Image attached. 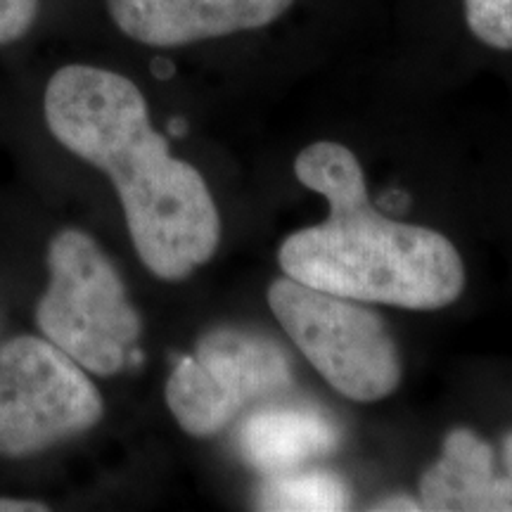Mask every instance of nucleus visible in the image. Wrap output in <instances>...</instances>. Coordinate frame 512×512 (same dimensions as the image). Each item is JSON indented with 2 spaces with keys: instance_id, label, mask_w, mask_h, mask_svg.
Returning a JSON list of instances; mask_svg holds the SVG:
<instances>
[{
  "instance_id": "423d86ee",
  "label": "nucleus",
  "mask_w": 512,
  "mask_h": 512,
  "mask_svg": "<svg viewBox=\"0 0 512 512\" xmlns=\"http://www.w3.org/2000/svg\"><path fill=\"white\" fill-rule=\"evenodd\" d=\"M102 413L88 370L46 337L0 344V458H34L93 430Z\"/></svg>"
},
{
  "instance_id": "4468645a",
  "label": "nucleus",
  "mask_w": 512,
  "mask_h": 512,
  "mask_svg": "<svg viewBox=\"0 0 512 512\" xmlns=\"http://www.w3.org/2000/svg\"><path fill=\"white\" fill-rule=\"evenodd\" d=\"M373 510H387V512H394V510L418 512V510H422V503H420V501H413V498H408V496H392V498H384V501L373 505Z\"/></svg>"
},
{
  "instance_id": "0eeeda50",
  "label": "nucleus",
  "mask_w": 512,
  "mask_h": 512,
  "mask_svg": "<svg viewBox=\"0 0 512 512\" xmlns=\"http://www.w3.org/2000/svg\"><path fill=\"white\" fill-rule=\"evenodd\" d=\"M294 0H107L121 34L143 46L178 48L273 24Z\"/></svg>"
},
{
  "instance_id": "7ed1b4c3",
  "label": "nucleus",
  "mask_w": 512,
  "mask_h": 512,
  "mask_svg": "<svg viewBox=\"0 0 512 512\" xmlns=\"http://www.w3.org/2000/svg\"><path fill=\"white\" fill-rule=\"evenodd\" d=\"M48 273L50 283L36 304L43 337L88 373H121L136 349L143 320L110 256L88 233L64 228L48 245Z\"/></svg>"
},
{
  "instance_id": "f257e3e1",
  "label": "nucleus",
  "mask_w": 512,
  "mask_h": 512,
  "mask_svg": "<svg viewBox=\"0 0 512 512\" xmlns=\"http://www.w3.org/2000/svg\"><path fill=\"white\" fill-rule=\"evenodd\" d=\"M43 114L64 150L110 176L147 271L176 283L211 261L221 242L214 195L152 128L136 83L110 69L67 64L48 81Z\"/></svg>"
},
{
  "instance_id": "20e7f679",
  "label": "nucleus",
  "mask_w": 512,
  "mask_h": 512,
  "mask_svg": "<svg viewBox=\"0 0 512 512\" xmlns=\"http://www.w3.org/2000/svg\"><path fill=\"white\" fill-rule=\"evenodd\" d=\"M268 306L294 347L335 392L356 403H375L399 389V347L366 302L285 275L268 287Z\"/></svg>"
},
{
  "instance_id": "9d476101",
  "label": "nucleus",
  "mask_w": 512,
  "mask_h": 512,
  "mask_svg": "<svg viewBox=\"0 0 512 512\" xmlns=\"http://www.w3.org/2000/svg\"><path fill=\"white\" fill-rule=\"evenodd\" d=\"M349 505L347 482L323 470L271 475L256 494V508L271 512H337L349 510Z\"/></svg>"
},
{
  "instance_id": "1a4fd4ad",
  "label": "nucleus",
  "mask_w": 512,
  "mask_h": 512,
  "mask_svg": "<svg viewBox=\"0 0 512 512\" xmlns=\"http://www.w3.org/2000/svg\"><path fill=\"white\" fill-rule=\"evenodd\" d=\"M491 444L467 427L446 434L441 458L420 479L422 510L512 512V479L496 475Z\"/></svg>"
},
{
  "instance_id": "2eb2a0df",
  "label": "nucleus",
  "mask_w": 512,
  "mask_h": 512,
  "mask_svg": "<svg viewBox=\"0 0 512 512\" xmlns=\"http://www.w3.org/2000/svg\"><path fill=\"white\" fill-rule=\"evenodd\" d=\"M503 463L505 470H508V477L512 479V432L503 439Z\"/></svg>"
},
{
  "instance_id": "ddd939ff",
  "label": "nucleus",
  "mask_w": 512,
  "mask_h": 512,
  "mask_svg": "<svg viewBox=\"0 0 512 512\" xmlns=\"http://www.w3.org/2000/svg\"><path fill=\"white\" fill-rule=\"evenodd\" d=\"M50 508L41 501H27V498H5L0 496V512H48Z\"/></svg>"
},
{
  "instance_id": "6e6552de",
  "label": "nucleus",
  "mask_w": 512,
  "mask_h": 512,
  "mask_svg": "<svg viewBox=\"0 0 512 512\" xmlns=\"http://www.w3.org/2000/svg\"><path fill=\"white\" fill-rule=\"evenodd\" d=\"M235 448L242 463L261 475L304 470L337 451L342 432L330 413L285 396L256 403L238 418Z\"/></svg>"
},
{
  "instance_id": "9b49d317",
  "label": "nucleus",
  "mask_w": 512,
  "mask_h": 512,
  "mask_svg": "<svg viewBox=\"0 0 512 512\" xmlns=\"http://www.w3.org/2000/svg\"><path fill=\"white\" fill-rule=\"evenodd\" d=\"M467 27L496 50H512V0H465Z\"/></svg>"
},
{
  "instance_id": "f3484780",
  "label": "nucleus",
  "mask_w": 512,
  "mask_h": 512,
  "mask_svg": "<svg viewBox=\"0 0 512 512\" xmlns=\"http://www.w3.org/2000/svg\"><path fill=\"white\" fill-rule=\"evenodd\" d=\"M155 74H157V76H162V79H166V76L174 74V67H171L169 62L159 60V62H155Z\"/></svg>"
},
{
  "instance_id": "dca6fc26",
  "label": "nucleus",
  "mask_w": 512,
  "mask_h": 512,
  "mask_svg": "<svg viewBox=\"0 0 512 512\" xmlns=\"http://www.w3.org/2000/svg\"><path fill=\"white\" fill-rule=\"evenodd\" d=\"M185 131H188V124H185V119H171L169 121L171 136H185Z\"/></svg>"
},
{
  "instance_id": "39448f33",
  "label": "nucleus",
  "mask_w": 512,
  "mask_h": 512,
  "mask_svg": "<svg viewBox=\"0 0 512 512\" xmlns=\"http://www.w3.org/2000/svg\"><path fill=\"white\" fill-rule=\"evenodd\" d=\"M292 384V358L273 337L226 325L204 332L195 354L178 356L164 396L181 430L207 439Z\"/></svg>"
},
{
  "instance_id": "f03ea898",
  "label": "nucleus",
  "mask_w": 512,
  "mask_h": 512,
  "mask_svg": "<svg viewBox=\"0 0 512 512\" xmlns=\"http://www.w3.org/2000/svg\"><path fill=\"white\" fill-rule=\"evenodd\" d=\"M297 181L325 197L318 226L287 235L285 275L316 290L411 311L451 306L465 290V266L446 235L387 219L370 204L361 162L349 147L318 140L294 159Z\"/></svg>"
},
{
  "instance_id": "f8f14e48",
  "label": "nucleus",
  "mask_w": 512,
  "mask_h": 512,
  "mask_svg": "<svg viewBox=\"0 0 512 512\" xmlns=\"http://www.w3.org/2000/svg\"><path fill=\"white\" fill-rule=\"evenodd\" d=\"M41 0H0V48L29 34Z\"/></svg>"
}]
</instances>
